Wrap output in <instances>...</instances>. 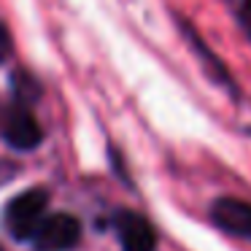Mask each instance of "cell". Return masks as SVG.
Segmentation results:
<instances>
[{
	"instance_id": "cell-1",
	"label": "cell",
	"mask_w": 251,
	"mask_h": 251,
	"mask_svg": "<svg viewBox=\"0 0 251 251\" xmlns=\"http://www.w3.org/2000/svg\"><path fill=\"white\" fill-rule=\"evenodd\" d=\"M46 205H49V192L46 189H27L17 195L6 208V227L17 240H33L35 229L44 222Z\"/></svg>"
},
{
	"instance_id": "cell-2",
	"label": "cell",
	"mask_w": 251,
	"mask_h": 251,
	"mask_svg": "<svg viewBox=\"0 0 251 251\" xmlns=\"http://www.w3.org/2000/svg\"><path fill=\"white\" fill-rule=\"evenodd\" d=\"M81 240V222L71 213H54L41 222L35 229V251H71Z\"/></svg>"
},
{
	"instance_id": "cell-3",
	"label": "cell",
	"mask_w": 251,
	"mask_h": 251,
	"mask_svg": "<svg viewBox=\"0 0 251 251\" xmlns=\"http://www.w3.org/2000/svg\"><path fill=\"white\" fill-rule=\"evenodd\" d=\"M0 132H3V141L17 151H30L44 138L41 125L25 105H14V108L6 111V116L0 122Z\"/></svg>"
},
{
	"instance_id": "cell-4",
	"label": "cell",
	"mask_w": 251,
	"mask_h": 251,
	"mask_svg": "<svg viewBox=\"0 0 251 251\" xmlns=\"http://www.w3.org/2000/svg\"><path fill=\"white\" fill-rule=\"evenodd\" d=\"M116 232H119L122 251H154L157 249L154 227L135 211L116 213Z\"/></svg>"
},
{
	"instance_id": "cell-5",
	"label": "cell",
	"mask_w": 251,
	"mask_h": 251,
	"mask_svg": "<svg viewBox=\"0 0 251 251\" xmlns=\"http://www.w3.org/2000/svg\"><path fill=\"white\" fill-rule=\"evenodd\" d=\"M211 219L224 232L251 240V202L235 200V197H222L211 205Z\"/></svg>"
},
{
	"instance_id": "cell-6",
	"label": "cell",
	"mask_w": 251,
	"mask_h": 251,
	"mask_svg": "<svg viewBox=\"0 0 251 251\" xmlns=\"http://www.w3.org/2000/svg\"><path fill=\"white\" fill-rule=\"evenodd\" d=\"M184 35H189V41H192V46L197 49V54H200V57H205V62H211V73H213V76H216L222 84H227V87H232V78L227 76V71L222 68V62H216V57H213L211 51H208L205 46H202V41L195 35V30H192L189 25H184Z\"/></svg>"
},
{
	"instance_id": "cell-7",
	"label": "cell",
	"mask_w": 251,
	"mask_h": 251,
	"mask_svg": "<svg viewBox=\"0 0 251 251\" xmlns=\"http://www.w3.org/2000/svg\"><path fill=\"white\" fill-rule=\"evenodd\" d=\"M11 87H14V92H17V98L22 100V103H33V100L38 98V84H35V78H30L27 73H17Z\"/></svg>"
},
{
	"instance_id": "cell-8",
	"label": "cell",
	"mask_w": 251,
	"mask_h": 251,
	"mask_svg": "<svg viewBox=\"0 0 251 251\" xmlns=\"http://www.w3.org/2000/svg\"><path fill=\"white\" fill-rule=\"evenodd\" d=\"M8 51H11V41H8V33L3 27H0V62L8 57Z\"/></svg>"
},
{
	"instance_id": "cell-9",
	"label": "cell",
	"mask_w": 251,
	"mask_h": 251,
	"mask_svg": "<svg viewBox=\"0 0 251 251\" xmlns=\"http://www.w3.org/2000/svg\"><path fill=\"white\" fill-rule=\"evenodd\" d=\"M0 251H3V246H0Z\"/></svg>"
}]
</instances>
